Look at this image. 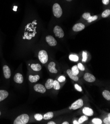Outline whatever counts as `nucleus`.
Masks as SVG:
<instances>
[{
    "label": "nucleus",
    "mask_w": 110,
    "mask_h": 124,
    "mask_svg": "<svg viewBox=\"0 0 110 124\" xmlns=\"http://www.w3.org/2000/svg\"><path fill=\"white\" fill-rule=\"evenodd\" d=\"M29 121V116L27 114H23L18 116L14 121V124H26Z\"/></svg>",
    "instance_id": "1"
},
{
    "label": "nucleus",
    "mask_w": 110,
    "mask_h": 124,
    "mask_svg": "<svg viewBox=\"0 0 110 124\" xmlns=\"http://www.w3.org/2000/svg\"><path fill=\"white\" fill-rule=\"evenodd\" d=\"M53 12L54 16H55L57 18H59L62 16V9L58 4L55 3L53 5Z\"/></svg>",
    "instance_id": "2"
},
{
    "label": "nucleus",
    "mask_w": 110,
    "mask_h": 124,
    "mask_svg": "<svg viewBox=\"0 0 110 124\" xmlns=\"http://www.w3.org/2000/svg\"><path fill=\"white\" fill-rule=\"evenodd\" d=\"M38 57L40 61L43 64L46 63L48 61V54L47 52L44 50H41L39 52Z\"/></svg>",
    "instance_id": "3"
},
{
    "label": "nucleus",
    "mask_w": 110,
    "mask_h": 124,
    "mask_svg": "<svg viewBox=\"0 0 110 124\" xmlns=\"http://www.w3.org/2000/svg\"><path fill=\"white\" fill-rule=\"evenodd\" d=\"M53 32L55 35L59 38H62L64 36V33L63 29L59 26H56L54 28Z\"/></svg>",
    "instance_id": "4"
},
{
    "label": "nucleus",
    "mask_w": 110,
    "mask_h": 124,
    "mask_svg": "<svg viewBox=\"0 0 110 124\" xmlns=\"http://www.w3.org/2000/svg\"><path fill=\"white\" fill-rule=\"evenodd\" d=\"M83 105V102L81 99H79L73 103L71 105V108L73 110H76L81 108Z\"/></svg>",
    "instance_id": "5"
},
{
    "label": "nucleus",
    "mask_w": 110,
    "mask_h": 124,
    "mask_svg": "<svg viewBox=\"0 0 110 124\" xmlns=\"http://www.w3.org/2000/svg\"><path fill=\"white\" fill-rule=\"evenodd\" d=\"M34 90L38 93H44L46 92V88L42 84H36L34 86Z\"/></svg>",
    "instance_id": "6"
},
{
    "label": "nucleus",
    "mask_w": 110,
    "mask_h": 124,
    "mask_svg": "<svg viewBox=\"0 0 110 124\" xmlns=\"http://www.w3.org/2000/svg\"><path fill=\"white\" fill-rule=\"evenodd\" d=\"M45 40L46 42L48 43V44L51 46H55L57 45V41L54 38V37H52V36H46Z\"/></svg>",
    "instance_id": "7"
},
{
    "label": "nucleus",
    "mask_w": 110,
    "mask_h": 124,
    "mask_svg": "<svg viewBox=\"0 0 110 124\" xmlns=\"http://www.w3.org/2000/svg\"><path fill=\"white\" fill-rule=\"evenodd\" d=\"M4 75L6 79H9L11 77V71L9 67L7 65H4L3 68Z\"/></svg>",
    "instance_id": "8"
},
{
    "label": "nucleus",
    "mask_w": 110,
    "mask_h": 124,
    "mask_svg": "<svg viewBox=\"0 0 110 124\" xmlns=\"http://www.w3.org/2000/svg\"><path fill=\"white\" fill-rule=\"evenodd\" d=\"M84 79L88 82L92 83L95 81L96 78L92 74L88 73H86L84 75Z\"/></svg>",
    "instance_id": "9"
},
{
    "label": "nucleus",
    "mask_w": 110,
    "mask_h": 124,
    "mask_svg": "<svg viewBox=\"0 0 110 124\" xmlns=\"http://www.w3.org/2000/svg\"><path fill=\"white\" fill-rule=\"evenodd\" d=\"M85 28L84 25L81 23H79L75 24L73 27V30L75 32H79Z\"/></svg>",
    "instance_id": "10"
},
{
    "label": "nucleus",
    "mask_w": 110,
    "mask_h": 124,
    "mask_svg": "<svg viewBox=\"0 0 110 124\" xmlns=\"http://www.w3.org/2000/svg\"><path fill=\"white\" fill-rule=\"evenodd\" d=\"M14 81L17 84H22L23 82V77L20 73H16L14 77Z\"/></svg>",
    "instance_id": "11"
},
{
    "label": "nucleus",
    "mask_w": 110,
    "mask_h": 124,
    "mask_svg": "<svg viewBox=\"0 0 110 124\" xmlns=\"http://www.w3.org/2000/svg\"><path fill=\"white\" fill-rule=\"evenodd\" d=\"M82 112L85 115L88 116H91L93 115V110L88 107H85L83 108L82 110Z\"/></svg>",
    "instance_id": "12"
},
{
    "label": "nucleus",
    "mask_w": 110,
    "mask_h": 124,
    "mask_svg": "<svg viewBox=\"0 0 110 124\" xmlns=\"http://www.w3.org/2000/svg\"><path fill=\"white\" fill-rule=\"evenodd\" d=\"M48 69L52 73H57L58 71L55 68V63L54 62H51L48 65Z\"/></svg>",
    "instance_id": "13"
},
{
    "label": "nucleus",
    "mask_w": 110,
    "mask_h": 124,
    "mask_svg": "<svg viewBox=\"0 0 110 124\" xmlns=\"http://www.w3.org/2000/svg\"><path fill=\"white\" fill-rule=\"evenodd\" d=\"M8 96V93L6 90H0V102L5 100Z\"/></svg>",
    "instance_id": "14"
},
{
    "label": "nucleus",
    "mask_w": 110,
    "mask_h": 124,
    "mask_svg": "<svg viewBox=\"0 0 110 124\" xmlns=\"http://www.w3.org/2000/svg\"><path fill=\"white\" fill-rule=\"evenodd\" d=\"M54 80L51 79H49L47 80L45 84V88L47 89H51L53 88Z\"/></svg>",
    "instance_id": "15"
},
{
    "label": "nucleus",
    "mask_w": 110,
    "mask_h": 124,
    "mask_svg": "<svg viewBox=\"0 0 110 124\" xmlns=\"http://www.w3.org/2000/svg\"><path fill=\"white\" fill-rule=\"evenodd\" d=\"M67 73L68 74V76H69V77L73 80H74L75 81H78L79 80V77L76 76L74 74H73L71 71V70L70 69H68L67 71Z\"/></svg>",
    "instance_id": "16"
},
{
    "label": "nucleus",
    "mask_w": 110,
    "mask_h": 124,
    "mask_svg": "<svg viewBox=\"0 0 110 124\" xmlns=\"http://www.w3.org/2000/svg\"><path fill=\"white\" fill-rule=\"evenodd\" d=\"M40 79V76L38 75H30L29 77V80L31 83H36Z\"/></svg>",
    "instance_id": "17"
},
{
    "label": "nucleus",
    "mask_w": 110,
    "mask_h": 124,
    "mask_svg": "<svg viewBox=\"0 0 110 124\" xmlns=\"http://www.w3.org/2000/svg\"><path fill=\"white\" fill-rule=\"evenodd\" d=\"M31 67L35 71H39L42 69V66L40 64H32Z\"/></svg>",
    "instance_id": "18"
},
{
    "label": "nucleus",
    "mask_w": 110,
    "mask_h": 124,
    "mask_svg": "<svg viewBox=\"0 0 110 124\" xmlns=\"http://www.w3.org/2000/svg\"><path fill=\"white\" fill-rule=\"evenodd\" d=\"M53 113L52 112H49L45 114L43 116V119L44 120H50L53 117Z\"/></svg>",
    "instance_id": "19"
},
{
    "label": "nucleus",
    "mask_w": 110,
    "mask_h": 124,
    "mask_svg": "<svg viewBox=\"0 0 110 124\" xmlns=\"http://www.w3.org/2000/svg\"><path fill=\"white\" fill-rule=\"evenodd\" d=\"M102 94L103 97L108 101L110 100V92L109 91L105 90L103 92Z\"/></svg>",
    "instance_id": "20"
},
{
    "label": "nucleus",
    "mask_w": 110,
    "mask_h": 124,
    "mask_svg": "<svg viewBox=\"0 0 110 124\" xmlns=\"http://www.w3.org/2000/svg\"><path fill=\"white\" fill-rule=\"evenodd\" d=\"M71 71H72V73L74 74L75 75H76V76H77L79 73V69L77 65H75L73 66L72 68Z\"/></svg>",
    "instance_id": "21"
},
{
    "label": "nucleus",
    "mask_w": 110,
    "mask_h": 124,
    "mask_svg": "<svg viewBox=\"0 0 110 124\" xmlns=\"http://www.w3.org/2000/svg\"><path fill=\"white\" fill-rule=\"evenodd\" d=\"M53 88L55 90H59L60 89V85L59 82L58 81H56V80L54 81Z\"/></svg>",
    "instance_id": "22"
},
{
    "label": "nucleus",
    "mask_w": 110,
    "mask_h": 124,
    "mask_svg": "<svg viewBox=\"0 0 110 124\" xmlns=\"http://www.w3.org/2000/svg\"><path fill=\"white\" fill-rule=\"evenodd\" d=\"M69 59L73 61L77 62L79 60V57L77 55L75 54H71L69 56Z\"/></svg>",
    "instance_id": "23"
},
{
    "label": "nucleus",
    "mask_w": 110,
    "mask_h": 124,
    "mask_svg": "<svg viewBox=\"0 0 110 124\" xmlns=\"http://www.w3.org/2000/svg\"><path fill=\"white\" fill-rule=\"evenodd\" d=\"M110 15V9H106L103 11L102 14V17L103 18H106L108 17Z\"/></svg>",
    "instance_id": "24"
},
{
    "label": "nucleus",
    "mask_w": 110,
    "mask_h": 124,
    "mask_svg": "<svg viewBox=\"0 0 110 124\" xmlns=\"http://www.w3.org/2000/svg\"><path fill=\"white\" fill-rule=\"evenodd\" d=\"M88 119V116L84 115V116H81V117L79 119L78 122L79 123V124H82L83 122L87 121Z\"/></svg>",
    "instance_id": "25"
},
{
    "label": "nucleus",
    "mask_w": 110,
    "mask_h": 124,
    "mask_svg": "<svg viewBox=\"0 0 110 124\" xmlns=\"http://www.w3.org/2000/svg\"><path fill=\"white\" fill-rule=\"evenodd\" d=\"M34 118L36 120L40 121L43 119V116L41 114H36L34 115Z\"/></svg>",
    "instance_id": "26"
},
{
    "label": "nucleus",
    "mask_w": 110,
    "mask_h": 124,
    "mask_svg": "<svg viewBox=\"0 0 110 124\" xmlns=\"http://www.w3.org/2000/svg\"><path fill=\"white\" fill-rule=\"evenodd\" d=\"M92 123L94 124H101L102 123V121L101 119L98 118H94L92 121Z\"/></svg>",
    "instance_id": "27"
},
{
    "label": "nucleus",
    "mask_w": 110,
    "mask_h": 124,
    "mask_svg": "<svg viewBox=\"0 0 110 124\" xmlns=\"http://www.w3.org/2000/svg\"><path fill=\"white\" fill-rule=\"evenodd\" d=\"M97 18H98V16H90L88 19V22L90 23L92 21L96 20V19H97Z\"/></svg>",
    "instance_id": "28"
},
{
    "label": "nucleus",
    "mask_w": 110,
    "mask_h": 124,
    "mask_svg": "<svg viewBox=\"0 0 110 124\" xmlns=\"http://www.w3.org/2000/svg\"><path fill=\"white\" fill-rule=\"evenodd\" d=\"M90 16H91L90 13H88V12H86V13H84L82 15V17L87 20H88V19Z\"/></svg>",
    "instance_id": "29"
},
{
    "label": "nucleus",
    "mask_w": 110,
    "mask_h": 124,
    "mask_svg": "<svg viewBox=\"0 0 110 124\" xmlns=\"http://www.w3.org/2000/svg\"><path fill=\"white\" fill-rule=\"evenodd\" d=\"M104 123L106 124H110V114H108V117L105 118L104 120Z\"/></svg>",
    "instance_id": "30"
},
{
    "label": "nucleus",
    "mask_w": 110,
    "mask_h": 124,
    "mask_svg": "<svg viewBox=\"0 0 110 124\" xmlns=\"http://www.w3.org/2000/svg\"><path fill=\"white\" fill-rule=\"evenodd\" d=\"M65 80H66L65 77H64V76H61L58 78V81L60 83H62V82H64V81H65Z\"/></svg>",
    "instance_id": "31"
},
{
    "label": "nucleus",
    "mask_w": 110,
    "mask_h": 124,
    "mask_svg": "<svg viewBox=\"0 0 110 124\" xmlns=\"http://www.w3.org/2000/svg\"><path fill=\"white\" fill-rule=\"evenodd\" d=\"M87 60V54L85 52H83L82 53V61L86 62Z\"/></svg>",
    "instance_id": "32"
},
{
    "label": "nucleus",
    "mask_w": 110,
    "mask_h": 124,
    "mask_svg": "<svg viewBox=\"0 0 110 124\" xmlns=\"http://www.w3.org/2000/svg\"><path fill=\"white\" fill-rule=\"evenodd\" d=\"M79 69H80L81 71H84L85 70V68L84 66L81 63H79L78 65H77Z\"/></svg>",
    "instance_id": "33"
},
{
    "label": "nucleus",
    "mask_w": 110,
    "mask_h": 124,
    "mask_svg": "<svg viewBox=\"0 0 110 124\" xmlns=\"http://www.w3.org/2000/svg\"><path fill=\"white\" fill-rule=\"evenodd\" d=\"M75 88L76 90H77L78 91H79V92H82V89L81 86H80L79 85H78V84H75Z\"/></svg>",
    "instance_id": "34"
},
{
    "label": "nucleus",
    "mask_w": 110,
    "mask_h": 124,
    "mask_svg": "<svg viewBox=\"0 0 110 124\" xmlns=\"http://www.w3.org/2000/svg\"><path fill=\"white\" fill-rule=\"evenodd\" d=\"M102 3L105 5H107L110 3V0H102Z\"/></svg>",
    "instance_id": "35"
},
{
    "label": "nucleus",
    "mask_w": 110,
    "mask_h": 124,
    "mask_svg": "<svg viewBox=\"0 0 110 124\" xmlns=\"http://www.w3.org/2000/svg\"><path fill=\"white\" fill-rule=\"evenodd\" d=\"M56 123H55V122H48V123H47V124H55Z\"/></svg>",
    "instance_id": "36"
},
{
    "label": "nucleus",
    "mask_w": 110,
    "mask_h": 124,
    "mask_svg": "<svg viewBox=\"0 0 110 124\" xmlns=\"http://www.w3.org/2000/svg\"><path fill=\"white\" fill-rule=\"evenodd\" d=\"M73 124H79V123L78 122H77V121H74V122H73Z\"/></svg>",
    "instance_id": "37"
},
{
    "label": "nucleus",
    "mask_w": 110,
    "mask_h": 124,
    "mask_svg": "<svg viewBox=\"0 0 110 124\" xmlns=\"http://www.w3.org/2000/svg\"><path fill=\"white\" fill-rule=\"evenodd\" d=\"M62 124H69V123L68 122H64L62 123Z\"/></svg>",
    "instance_id": "38"
},
{
    "label": "nucleus",
    "mask_w": 110,
    "mask_h": 124,
    "mask_svg": "<svg viewBox=\"0 0 110 124\" xmlns=\"http://www.w3.org/2000/svg\"><path fill=\"white\" fill-rule=\"evenodd\" d=\"M66 1H68V2H70V1H72V0H66Z\"/></svg>",
    "instance_id": "39"
},
{
    "label": "nucleus",
    "mask_w": 110,
    "mask_h": 124,
    "mask_svg": "<svg viewBox=\"0 0 110 124\" xmlns=\"http://www.w3.org/2000/svg\"><path fill=\"white\" fill-rule=\"evenodd\" d=\"M69 109H72V108H71V107H70Z\"/></svg>",
    "instance_id": "40"
},
{
    "label": "nucleus",
    "mask_w": 110,
    "mask_h": 124,
    "mask_svg": "<svg viewBox=\"0 0 110 124\" xmlns=\"http://www.w3.org/2000/svg\"><path fill=\"white\" fill-rule=\"evenodd\" d=\"M1 111H0V116H1Z\"/></svg>",
    "instance_id": "41"
}]
</instances>
